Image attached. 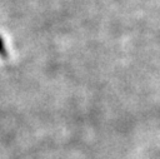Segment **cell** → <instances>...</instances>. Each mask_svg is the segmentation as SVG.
<instances>
[{
    "mask_svg": "<svg viewBox=\"0 0 160 159\" xmlns=\"http://www.w3.org/2000/svg\"><path fill=\"white\" fill-rule=\"evenodd\" d=\"M0 54L1 55H5V48H4V43H2V39L0 38Z\"/></svg>",
    "mask_w": 160,
    "mask_h": 159,
    "instance_id": "6da1fadb",
    "label": "cell"
}]
</instances>
